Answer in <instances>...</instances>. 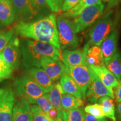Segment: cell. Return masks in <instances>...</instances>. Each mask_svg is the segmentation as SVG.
I'll list each match as a JSON object with an SVG mask.
<instances>
[{
  "label": "cell",
  "instance_id": "obj_1",
  "mask_svg": "<svg viewBox=\"0 0 121 121\" xmlns=\"http://www.w3.org/2000/svg\"><path fill=\"white\" fill-rule=\"evenodd\" d=\"M56 18V15L52 13L35 21L18 22L13 29L15 34L22 38L50 44L60 49Z\"/></svg>",
  "mask_w": 121,
  "mask_h": 121
},
{
  "label": "cell",
  "instance_id": "obj_2",
  "mask_svg": "<svg viewBox=\"0 0 121 121\" xmlns=\"http://www.w3.org/2000/svg\"><path fill=\"white\" fill-rule=\"evenodd\" d=\"M20 42L21 64L22 69L40 67V60L44 57L62 60L61 52L50 44L29 39L22 38Z\"/></svg>",
  "mask_w": 121,
  "mask_h": 121
},
{
  "label": "cell",
  "instance_id": "obj_3",
  "mask_svg": "<svg viewBox=\"0 0 121 121\" xmlns=\"http://www.w3.org/2000/svg\"><path fill=\"white\" fill-rule=\"evenodd\" d=\"M113 10H108L102 17L96 21L85 37L86 44L89 46H100L103 40L116 28Z\"/></svg>",
  "mask_w": 121,
  "mask_h": 121
},
{
  "label": "cell",
  "instance_id": "obj_4",
  "mask_svg": "<svg viewBox=\"0 0 121 121\" xmlns=\"http://www.w3.org/2000/svg\"><path fill=\"white\" fill-rule=\"evenodd\" d=\"M56 23L60 49H77L79 46L80 39L75 30L72 20L60 15L57 17Z\"/></svg>",
  "mask_w": 121,
  "mask_h": 121
},
{
  "label": "cell",
  "instance_id": "obj_5",
  "mask_svg": "<svg viewBox=\"0 0 121 121\" xmlns=\"http://www.w3.org/2000/svg\"><path fill=\"white\" fill-rule=\"evenodd\" d=\"M105 6L102 1L93 5L85 9L83 11L74 18L73 22L76 33L84 31L93 25L103 13Z\"/></svg>",
  "mask_w": 121,
  "mask_h": 121
},
{
  "label": "cell",
  "instance_id": "obj_6",
  "mask_svg": "<svg viewBox=\"0 0 121 121\" xmlns=\"http://www.w3.org/2000/svg\"><path fill=\"white\" fill-rule=\"evenodd\" d=\"M13 92L20 98L30 100L48 93L35 81L26 76L16 78L13 82Z\"/></svg>",
  "mask_w": 121,
  "mask_h": 121
},
{
  "label": "cell",
  "instance_id": "obj_7",
  "mask_svg": "<svg viewBox=\"0 0 121 121\" xmlns=\"http://www.w3.org/2000/svg\"><path fill=\"white\" fill-rule=\"evenodd\" d=\"M65 65V73L67 74L76 82L82 95V99H86V93L91 80V70L87 65L71 66Z\"/></svg>",
  "mask_w": 121,
  "mask_h": 121
},
{
  "label": "cell",
  "instance_id": "obj_8",
  "mask_svg": "<svg viewBox=\"0 0 121 121\" xmlns=\"http://www.w3.org/2000/svg\"><path fill=\"white\" fill-rule=\"evenodd\" d=\"M4 61L13 70L19 69L21 64V53L20 39L16 34L13 35L6 46L1 52Z\"/></svg>",
  "mask_w": 121,
  "mask_h": 121
},
{
  "label": "cell",
  "instance_id": "obj_9",
  "mask_svg": "<svg viewBox=\"0 0 121 121\" xmlns=\"http://www.w3.org/2000/svg\"><path fill=\"white\" fill-rule=\"evenodd\" d=\"M15 93L11 87L0 89V121H12L15 102Z\"/></svg>",
  "mask_w": 121,
  "mask_h": 121
},
{
  "label": "cell",
  "instance_id": "obj_10",
  "mask_svg": "<svg viewBox=\"0 0 121 121\" xmlns=\"http://www.w3.org/2000/svg\"><path fill=\"white\" fill-rule=\"evenodd\" d=\"M104 96H108L114 99V95L110 93L99 78L91 71V80L87 87L86 98L89 102L96 103L100 98Z\"/></svg>",
  "mask_w": 121,
  "mask_h": 121
},
{
  "label": "cell",
  "instance_id": "obj_11",
  "mask_svg": "<svg viewBox=\"0 0 121 121\" xmlns=\"http://www.w3.org/2000/svg\"><path fill=\"white\" fill-rule=\"evenodd\" d=\"M40 67L54 82L60 80L65 71V65L62 60H55L50 57H44L40 60Z\"/></svg>",
  "mask_w": 121,
  "mask_h": 121
},
{
  "label": "cell",
  "instance_id": "obj_12",
  "mask_svg": "<svg viewBox=\"0 0 121 121\" xmlns=\"http://www.w3.org/2000/svg\"><path fill=\"white\" fill-rule=\"evenodd\" d=\"M23 75L31 78L48 93L52 90L54 82L40 67H31L22 69Z\"/></svg>",
  "mask_w": 121,
  "mask_h": 121
},
{
  "label": "cell",
  "instance_id": "obj_13",
  "mask_svg": "<svg viewBox=\"0 0 121 121\" xmlns=\"http://www.w3.org/2000/svg\"><path fill=\"white\" fill-rule=\"evenodd\" d=\"M90 46L85 44L82 49L62 50L61 53L62 60L66 65L71 66L87 65L85 62V56Z\"/></svg>",
  "mask_w": 121,
  "mask_h": 121
},
{
  "label": "cell",
  "instance_id": "obj_14",
  "mask_svg": "<svg viewBox=\"0 0 121 121\" xmlns=\"http://www.w3.org/2000/svg\"><path fill=\"white\" fill-rule=\"evenodd\" d=\"M15 16V22L34 21L29 0H11Z\"/></svg>",
  "mask_w": 121,
  "mask_h": 121
},
{
  "label": "cell",
  "instance_id": "obj_15",
  "mask_svg": "<svg viewBox=\"0 0 121 121\" xmlns=\"http://www.w3.org/2000/svg\"><path fill=\"white\" fill-rule=\"evenodd\" d=\"M89 67L102 81L104 86L109 91L110 93L114 95L113 88L117 86L118 84L119 81L115 77V76L106 67L105 65L100 66Z\"/></svg>",
  "mask_w": 121,
  "mask_h": 121
},
{
  "label": "cell",
  "instance_id": "obj_16",
  "mask_svg": "<svg viewBox=\"0 0 121 121\" xmlns=\"http://www.w3.org/2000/svg\"><path fill=\"white\" fill-rule=\"evenodd\" d=\"M19 98L15 100L12 121H33L30 103L25 98Z\"/></svg>",
  "mask_w": 121,
  "mask_h": 121
},
{
  "label": "cell",
  "instance_id": "obj_17",
  "mask_svg": "<svg viewBox=\"0 0 121 121\" xmlns=\"http://www.w3.org/2000/svg\"><path fill=\"white\" fill-rule=\"evenodd\" d=\"M118 37V30L117 28H115L100 45L104 62L109 60L117 52Z\"/></svg>",
  "mask_w": 121,
  "mask_h": 121
},
{
  "label": "cell",
  "instance_id": "obj_18",
  "mask_svg": "<svg viewBox=\"0 0 121 121\" xmlns=\"http://www.w3.org/2000/svg\"><path fill=\"white\" fill-rule=\"evenodd\" d=\"M15 22V16L11 0H0V22L9 26Z\"/></svg>",
  "mask_w": 121,
  "mask_h": 121
},
{
  "label": "cell",
  "instance_id": "obj_19",
  "mask_svg": "<svg viewBox=\"0 0 121 121\" xmlns=\"http://www.w3.org/2000/svg\"><path fill=\"white\" fill-rule=\"evenodd\" d=\"M34 21L40 19L52 13L47 0H29Z\"/></svg>",
  "mask_w": 121,
  "mask_h": 121
},
{
  "label": "cell",
  "instance_id": "obj_20",
  "mask_svg": "<svg viewBox=\"0 0 121 121\" xmlns=\"http://www.w3.org/2000/svg\"><path fill=\"white\" fill-rule=\"evenodd\" d=\"M60 84L65 93L82 99V95L79 87L69 75L64 73L60 77Z\"/></svg>",
  "mask_w": 121,
  "mask_h": 121
},
{
  "label": "cell",
  "instance_id": "obj_21",
  "mask_svg": "<svg viewBox=\"0 0 121 121\" xmlns=\"http://www.w3.org/2000/svg\"><path fill=\"white\" fill-rule=\"evenodd\" d=\"M85 62L88 66H100L104 65L103 57L100 46L93 45L87 49Z\"/></svg>",
  "mask_w": 121,
  "mask_h": 121
},
{
  "label": "cell",
  "instance_id": "obj_22",
  "mask_svg": "<svg viewBox=\"0 0 121 121\" xmlns=\"http://www.w3.org/2000/svg\"><path fill=\"white\" fill-rule=\"evenodd\" d=\"M98 103L102 107L105 117L112 119L113 121H117L116 108L113 99L110 96H104L100 98Z\"/></svg>",
  "mask_w": 121,
  "mask_h": 121
},
{
  "label": "cell",
  "instance_id": "obj_23",
  "mask_svg": "<svg viewBox=\"0 0 121 121\" xmlns=\"http://www.w3.org/2000/svg\"><path fill=\"white\" fill-rule=\"evenodd\" d=\"M104 65L117 79L120 81L121 80V53L117 51L109 60L104 62Z\"/></svg>",
  "mask_w": 121,
  "mask_h": 121
},
{
  "label": "cell",
  "instance_id": "obj_24",
  "mask_svg": "<svg viewBox=\"0 0 121 121\" xmlns=\"http://www.w3.org/2000/svg\"><path fill=\"white\" fill-rule=\"evenodd\" d=\"M60 82H57L54 84L52 90L48 93L49 99L54 108L56 109L58 112L61 111V100L64 94Z\"/></svg>",
  "mask_w": 121,
  "mask_h": 121
},
{
  "label": "cell",
  "instance_id": "obj_25",
  "mask_svg": "<svg viewBox=\"0 0 121 121\" xmlns=\"http://www.w3.org/2000/svg\"><path fill=\"white\" fill-rule=\"evenodd\" d=\"M84 104V100L69 94H63L61 100L62 109L70 110L81 108Z\"/></svg>",
  "mask_w": 121,
  "mask_h": 121
},
{
  "label": "cell",
  "instance_id": "obj_26",
  "mask_svg": "<svg viewBox=\"0 0 121 121\" xmlns=\"http://www.w3.org/2000/svg\"><path fill=\"white\" fill-rule=\"evenodd\" d=\"M101 0H80L75 6L62 14L68 19H74L76 17L85 9L93 5Z\"/></svg>",
  "mask_w": 121,
  "mask_h": 121
},
{
  "label": "cell",
  "instance_id": "obj_27",
  "mask_svg": "<svg viewBox=\"0 0 121 121\" xmlns=\"http://www.w3.org/2000/svg\"><path fill=\"white\" fill-rule=\"evenodd\" d=\"M63 121H85V113L81 108L70 110H61Z\"/></svg>",
  "mask_w": 121,
  "mask_h": 121
},
{
  "label": "cell",
  "instance_id": "obj_28",
  "mask_svg": "<svg viewBox=\"0 0 121 121\" xmlns=\"http://www.w3.org/2000/svg\"><path fill=\"white\" fill-rule=\"evenodd\" d=\"M30 104H35L40 107L45 112L48 113L51 109L53 108L49 99L48 93L42 95L37 99H32L29 100Z\"/></svg>",
  "mask_w": 121,
  "mask_h": 121
},
{
  "label": "cell",
  "instance_id": "obj_29",
  "mask_svg": "<svg viewBox=\"0 0 121 121\" xmlns=\"http://www.w3.org/2000/svg\"><path fill=\"white\" fill-rule=\"evenodd\" d=\"M33 121H54L49 117L47 113L45 112L40 107L35 104L31 105Z\"/></svg>",
  "mask_w": 121,
  "mask_h": 121
},
{
  "label": "cell",
  "instance_id": "obj_30",
  "mask_svg": "<svg viewBox=\"0 0 121 121\" xmlns=\"http://www.w3.org/2000/svg\"><path fill=\"white\" fill-rule=\"evenodd\" d=\"M13 69L4 61L0 52V81L11 78Z\"/></svg>",
  "mask_w": 121,
  "mask_h": 121
},
{
  "label": "cell",
  "instance_id": "obj_31",
  "mask_svg": "<svg viewBox=\"0 0 121 121\" xmlns=\"http://www.w3.org/2000/svg\"><path fill=\"white\" fill-rule=\"evenodd\" d=\"M84 112L85 113H89L99 118H103L105 117L102 107L97 103L86 106L85 107Z\"/></svg>",
  "mask_w": 121,
  "mask_h": 121
},
{
  "label": "cell",
  "instance_id": "obj_32",
  "mask_svg": "<svg viewBox=\"0 0 121 121\" xmlns=\"http://www.w3.org/2000/svg\"><path fill=\"white\" fill-rule=\"evenodd\" d=\"M15 34L13 29L7 31H0V52L4 49Z\"/></svg>",
  "mask_w": 121,
  "mask_h": 121
},
{
  "label": "cell",
  "instance_id": "obj_33",
  "mask_svg": "<svg viewBox=\"0 0 121 121\" xmlns=\"http://www.w3.org/2000/svg\"><path fill=\"white\" fill-rule=\"evenodd\" d=\"M63 1V0H47L51 11L54 13H58L60 11Z\"/></svg>",
  "mask_w": 121,
  "mask_h": 121
},
{
  "label": "cell",
  "instance_id": "obj_34",
  "mask_svg": "<svg viewBox=\"0 0 121 121\" xmlns=\"http://www.w3.org/2000/svg\"><path fill=\"white\" fill-rule=\"evenodd\" d=\"M80 0H63L60 8V11L66 13L75 6Z\"/></svg>",
  "mask_w": 121,
  "mask_h": 121
},
{
  "label": "cell",
  "instance_id": "obj_35",
  "mask_svg": "<svg viewBox=\"0 0 121 121\" xmlns=\"http://www.w3.org/2000/svg\"><path fill=\"white\" fill-rule=\"evenodd\" d=\"M114 98H116V102L118 103L121 102V81H119L118 84L116 87L114 92Z\"/></svg>",
  "mask_w": 121,
  "mask_h": 121
},
{
  "label": "cell",
  "instance_id": "obj_36",
  "mask_svg": "<svg viewBox=\"0 0 121 121\" xmlns=\"http://www.w3.org/2000/svg\"><path fill=\"white\" fill-rule=\"evenodd\" d=\"M103 118H97L93 115L85 113V121H100Z\"/></svg>",
  "mask_w": 121,
  "mask_h": 121
},
{
  "label": "cell",
  "instance_id": "obj_37",
  "mask_svg": "<svg viewBox=\"0 0 121 121\" xmlns=\"http://www.w3.org/2000/svg\"><path fill=\"white\" fill-rule=\"evenodd\" d=\"M104 2H107V9L111 10L112 8L114 7L117 4L119 0H103Z\"/></svg>",
  "mask_w": 121,
  "mask_h": 121
},
{
  "label": "cell",
  "instance_id": "obj_38",
  "mask_svg": "<svg viewBox=\"0 0 121 121\" xmlns=\"http://www.w3.org/2000/svg\"><path fill=\"white\" fill-rule=\"evenodd\" d=\"M58 112H59L56 109L53 108L52 109H51L49 110V112L48 113V115H49V117L51 118H52L53 119H54H54L56 118Z\"/></svg>",
  "mask_w": 121,
  "mask_h": 121
},
{
  "label": "cell",
  "instance_id": "obj_39",
  "mask_svg": "<svg viewBox=\"0 0 121 121\" xmlns=\"http://www.w3.org/2000/svg\"><path fill=\"white\" fill-rule=\"evenodd\" d=\"M116 116L118 119L121 121V102L117 104L116 108Z\"/></svg>",
  "mask_w": 121,
  "mask_h": 121
},
{
  "label": "cell",
  "instance_id": "obj_40",
  "mask_svg": "<svg viewBox=\"0 0 121 121\" xmlns=\"http://www.w3.org/2000/svg\"><path fill=\"white\" fill-rule=\"evenodd\" d=\"M54 121H63L62 116V113L61 111L59 112L58 113V115H57L56 118L54 119Z\"/></svg>",
  "mask_w": 121,
  "mask_h": 121
},
{
  "label": "cell",
  "instance_id": "obj_41",
  "mask_svg": "<svg viewBox=\"0 0 121 121\" xmlns=\"http://www.w3.org/2000/svg\"><path fill=\"white\" fill-rule=\"evenodd\" d=\"M119 20H121V9L120 11H119L118 13L117 14V16H116V17H114L115 22H116V25H117L118 22Z\"/></svg>",
  "mask_w": 121,
  "mask_h": 121
},
{
  "label": "cell",
  "instance_id": "obj_42",
  "mask_svg": "<svg viewBox=\"0 0 121 121\" xmlns=\"http://www.w3.org/2000/svg\"><path fill=\"white\" fill-rule=\"evenodd\" d=\"M100 121H109L108 119L106 118L105 117H104V118H103Z\"/></svg>",
  "mask_w": 121,
  "mask_h": 121
},
{
  "label": "cell",
  "instance_id": "obj_43",
  "mask_svg": "<svg viewBox=\"0 0 121 121\" xmlns=\"http://www.w3.org/2000/svg\"><path fill=\"white\" fill-rule=\"evenodd\" d=\"M2 24H1V22H0V30H1V29H2Z\"/></svg>",
  "mask_w": 121,
  "mask_h": 121
},
{
  "label": "cell",
  "instance_id": "obj_44",
  "mask_svg": "<svg viewBox=\"0 0 121 121\" xmlns=\"http://www.w3.org/2000/svg\"><path fill=\"white\" fill-rule=\"evenodd\" d=\"M119 1H121V0H119Z\"/></svg>",
  "mask_w": 121,
  "mask_h": 121
}]
</instances>
